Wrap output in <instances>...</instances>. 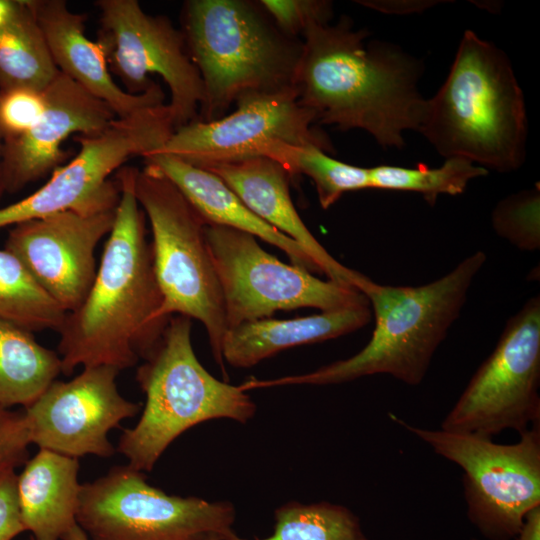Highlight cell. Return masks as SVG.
I'll return each mask as SVG.
<instances>
[{
  "mask_svg": "<svg viewBox=\"0 0 540 540\" xmlns=\"http://www.w3.org/2000/svg\"><path fill=\"white\" fill-rule=\"evenodd\" d=\"M494 231L523 251L540 247V189H525L503 198L492 212Z\"/></svg>",
  "mask_w": 540,
  "mask_h": 540,
  "instance_id": "obj_29",
  "label": "cell"
},
{
  "mask_svg": "<svg viewBox=\"0 0 540 540\" xmlns=\"http://www.w3.org/2000/svg\"><path fill=\"white\" fill-rule=\"evenodd\" d=\"M61 540H90L87 534L83 529L75 524L63 537Z\"/></svg>",
  "mask_w": 540,
  "mask_h": 540,
  "instance_id": "obj_37",
  "label": "cell"
},
{
  "mask_svg": "<svg viewBox=\"0 0 540 540\" xmlns=\"http://www.w3.org/2000/svg\"><path fill=\"white\" fill-rule=\"evenodd\" d=\"M485 262V253L477 251L446 275L420 286L378 284L360 273L355 288L368 300L375 319L366 346L349 358L309 373L270 380L252 378L242 383L244 389L332 385L376 374L419 385Z\"/></svg>",
  "mask_w": 540,
  "mask_h": 540,
  "instance_id": "obj_3",
  "label": "cell"
},
{
  "mask_svg": "<svg viewBox=\"0 0 540 540\" xmlns=\"http://www.w3.org/2000/svg\"><path fill=\"white\" fill-rule=\"evenodd\" d=\"M43 95L38 122L21 136L4 140V192H17L61 166L67 158L62 145L70 135L100 132L117 118L105 102L61 72Z\"/></svg>",
  "mask_w": 540,
  "mask_h": 540,
  "instance_id": "obj_17",
  "label": "cell"
},
{
  "mask_svg": "<svg viewBox=\"0 0 540 540\" xmlns=\"http://www.w3.org/2000/svg\"><path fill=\"white\" fill-rule=\"evenodd\" d=\"M143 159L145 165L157 169L181 191L206 225L251 234L283 251L291 264L311 273H320L311 257L295 241L257 217L214 173L162 152L150 153Z\"/></svg>",
  "mask_w": 540,
  "mask_h": 540,
  "instance_id": "obj_20",
  "label": "cell"
},
{
  "mask_svg": "<svg viewBox=\"0 0 540 540\" xmlns=\"http://www.w3.org/2000/svg\"><path fill=\"white\" fill-rule=\"evenodd\" d=\"M18 0H0V29L8 24L13 17Z\"/></svg>",
  "mask_w": 540,
  "mask_h": 540,
  "instance_id": "obj_36",
  "label": "cell"
},
{
  "mask_svg": "<svg viewBox=\"0 0 540 540\" xmlns=\"http://www.w3.org/2000/svg\"><path fill=\"white\" fill-rule=\"evenodd\" d=\"M471 540H477V539L473 538V539H471Z\"/></svg>",
  "mask_w": 540,
  "mask_h": 540,
  "instance_id": "obj_41",
  "label": "cell"
},
{
  "mask_svg": "<svg viewBox=\"0 0 540 540\" xmlns=\"http://www.w3.org/2000/svg\"><path fill=\"white\" fill-rule=\"evenodd\" d=\"M61 372L57 352L33 332L0 319V407L31 405Z\"/></svg>",
  "mask_w": 540,
  "mask_h": 540,
  "instance_id": "obj_23",
  "label": "cell"
},
{
  "mask_svg": "<svg viewBox=\"0 0 540 540\" xmlns=\"http://www.w3.org/2000/svg\"><path fill=\"white\" fill-rule=\"evenodd\" d=\"M540 298L506 323L490 355L445 416L441 429L492 438L540 422Z\"/></svg>",
  "mask_w": 540,
  "mask_h": 540,
  "instance_id": "obj_12",
  "label": "cell"
},
{
  "mask_svg": "<svg viewBox=\"0 0 540 540\" xmlns=\"http://www.w3.org/2000/svg\"><path fill=\"white\" fill-rule=\"evenodd\" d=\"M29 540H34L33 537H30Z\"/></svg>",
  "mask_w": 540,
  "mask_h": 540,
  "instance_id": "obj_40",
  "label": "cell"
},
{
  "mask_svg": "<svg viewBox=\"0 0 540 540\" xmlns=\"http://www.w3.org/2000/svg\"><path fill=\"white\" fill-rule=\"evenodd\" d=\"M229 115L194 120L174 130L156 152L172 155L202 169L264 156L276 143L314 144L334 153L329 138L313 126L314 113L297 101L294 89L248 94Z\"/></svg>",
  "mask_w": 540,
  "mask_h": 540,
  "instance_id": "obj_14",
  "label": "cell"
},
{
  "mask_svg": "<svg viewBox=\"0 0 540 540\" xmlns=\"http://www.w3.org/2000/svg\"><path fill=\"white\" fill-rule=\"evenodd\" d=\"M205 235L228 329L269 318L276 311L306 307L331 311L369 303L352 286L322 280L303 268L283 263L251 234L206 225Z\"/></svg>",
  "mask_w": 540,
  "mask_h": 540,
  "instance_id": "obj_11",
  "label": "cell"
},
{
  "mask_svg": "<svg viewBox=\"0 0 540 540\" xmlns=\"http://www.w3.org/2000/svg\"><path fill=\"white\" fill-rule=\"evenodd\" d=\"M30 444L23 414L0 407V477L28 460Z\"/></svg>",
  "mask_w": 540,
  "mask_h": 540,
  "instance_id": "obj_32",
  "label": "cell"
},
{
  "mask_svg": "<svg viewBox=\"0 0 540 540\" xmlns=\"http://www.w3.org/2000/svg\"><path fill=\"white\" fill-rule=\"evenodd\" d=\"M488 170L461 157L446 158L437 168L420 164L415 168L378 165L369 168L371 189L416 192L434 205L439 195L463 193L469 182Z\"/></svg>",
  "mask_w": 540,
  "mask_h": 540,
  "instance_id": "obj_28",
  "label": "cell"
},
{
  "mask_svg": "<svg viewBox=\"0 0 540 540\" xmlns=\"http://www.w3.org/2000/svg\"><path fill=\"white\" fill-rule=\"evenodd\" d=\"M390 418L463 471L470 522L489 540H511L526 514L540 506V422L514 444L475 434L414 426Z\"/></svg>",
  "mask_w": 540,
  "mask_h": 540,
  "instance_id": "obj_9",
  "label": "cell"
},
{
  "mask_svg": "<svg viewBox=\"0 0 540 540\" xmlns=\"http://www.w3.org/2000/svg\"><path fill=\"white\" fill-rule=\"evenodd\" d=\"M101 47L111 74L125 91L138 95L156 82V74L170 91V109L175 129L198 117L203 84L192 62L184 35L163 15L146 13L137 0H98Z\"/></svg>",
  "mask_w": 540,
  "mask_h": 540,
  "instance_id": "obj_13",
  "label": "cell"
},
{
  "mask_svg": "<svg viewBox=\"0 0 540 540\" xmlns=\"http://www.w3.org/2000/svg\"><path fill=\"white\" fill-rule=\"evenodd\" d=\"M118 373L108 365L88 366L69 381L52 382L22 412L31 444L73 458L111 457L110 430L141 408L120 394Z\"/></svg>",
  "mask_w": 540,
  "mask_h": 540,
  "instance_id": "obj_15",
  "label": "cell"
},
{
  "mask_svg": "<svg viewBox=\"0 0 540 540\" xmlns=\"http://www.w3.org/2000/svg\"><path fill=\"white\" fill-rule=\"evenodd\" d=\"M517 540H540V506L531 509L525 516Z\"/></svg>",
  "mask_w": 540,
  "mask_h": 540,
  "instance_id": "obj_35",
  "label": "cell"
},
{
  "mask_svg": "<svg viewBox=\"0 0 540 540\" xmlns=\"http://www.w3.org/2000/svg\"><path fill=\"white\" fill-rule=\"evenodd\" d=\"M27 2L59 72L105 102L117 118L165 103V93L157 83L145 93L133 95L115 82L101 47L85 33V14L72 11L64 0Z\"/></svg>",
  "mask_w": 540,
  "mask_h": 540,
  "instance_id": "obj_18",
  "label": "cell"
},
{
  "mask_svg": "<svg viewBox=\"0 0 540 540\" xmlns=\"http://www.w3.org/2000/svg\"><path fill=\"white\" fill-rule=\"evenodd\" d=\"M24 531L17 496V474L10 471L0 477V540H13Z\"/></svg>",
  "mask_w": 540,
  "mask_h": 540,
  "instance_id": "obj_33",
  "label": "cell"
},
{
  "mask_svg": "<svg viewBox=\"0 0 540 540\" xmlns=\"http://www.w3.org/2000/svg\"><path fill=\"white\" fill-rule=\"evenodd\" d=\"M115 209L65 211L19 223L9 230L5 249L65 312H70L80 305L93 283L95 251L112 229Z\"/></svg>",
  "mask_w": 540,
  "mask_h": 540,
  "instance_id": "obj_16",
  "label": "cell"
},
{
  "mask_svg": "<svg viewBox=\"0 0 540 540\" xmlns=\"http://www.w3.org/2000/svg\"><path fill=\"white\" fill-rule=\"evenodd\" d=\"M523 92L507 55L466 30L443 85L426 99L420 132L443 157L508 173L526 158Z\"/></svg>",
  "mask_w": 540,
  "mask_h": 540,
  "instance_id": "obj_4",
  "label": "cell"
},
{
  "mask_svg": "<svg viewBox=\"0 0 540 540\" xmlns=\"http://www.w3.org/2000/svg\"><path fill=\"white\" fill-rule=\"evenodd\" d=\"M58 74L27 0H18L13 17L0 29V91L30 88L43 92Z\"/></svg>",
  "mask_w": 540,
  "mask_h": 540,
  "instance_id": "obj_24",
  "label": "cell"
},
{
  "mask_svg": "<svg viewBox=\"0 0 540 540\" xmlns=\"http://www.w3.org/2000/svg\"><path fill=\"white\" fill-rule=\"evenodd\" d=\"M372 318L369 303L293 319L264 318L229 328L222 342L224 362L249 368L274 354L352 333Z\"/></svg>",
  "mask_w": 540,
  "mask_h": 540,
  "instance_id": "obj_21",
  "label": "cell"
},
{
  "mask_svg": "<svg viewBox=\"0 0 540 540\" xmlns=\"http://www.w3.org/2000/svg\"><path fill=\"white\" fill-rule=\"evenodd\" d=\"M4 136L0 128V197L4 192L2 184V156H3Z\"/></svg>",
  "mask_w": 540,
  "mask_h": 540,
  "instance_id": "obj_38",
  "label": "cell"
},
{
  "mask_svg": "<svg viewBox=\"0 0 540 540\" xmlns=\"http://www.w3.org/2000/svg\"><path fill=\"white\" fill-rule=\"evenodd\" d=\"M206 540H222V539L219 538V537H210V538H208V539H206Z\"/></svg>",
  "mask_w": 540,
  "mask_h": 540,
  "instance_id": "obj_39",
  "label": "cell"
},
{
  "mask_svg": "<svg viewBox=\"0 0 540 540\" xmlns=\"http://www.w3.org/2000/svg\"><path fill=\"white\" fill-rule=\"evenodd\" d=\"M259 4L286 36L298 38L313 24L329 23L332 3L324 0H261Z\"/></svg>",
  "mask_w": 540,
  "mask_h": 540,
  "instance_id": "obj_30",
  "label": "cell"
},
{
  "mask_svg": "<svg viewBox=\"0 0 540 540\" xmlns=\"http://www.w3.org/2000/svg\"><path fill=\"white\" fill-rule=\"evenodd\" d=\"M362 5L383 13H413L423 11L433 5V1H359Z\"/></svg>",
  "mask_w": 540,
  "mask_h": 540,
  "instance_id": "obj_34",
  "label": "cell"
},
{
  "mask_svg": "<svg viewBox=\"0 0 540 540\" xmlns=\"http://www.w3.org/2000/svg\"><path fill=\"white\" fill-rule=\"evenodd\" d=\"M182 33L203 84L197 120L209 122L248 94L294 89L302 41L284 35L259 2L189 0Z\"/></svg>",
  "mask_w": 540,
  "mask_h": 540,
  "instance_id": "obj_5",
  "label": "cell"
},
{
  "mask_svg": "<svg viewBox=\"0 0 540 540\" xmlns=\"http://www.w3.org/2000/svg\"><path fill=\"white\" fill-rule=\"evenodd\" d=\"M235 518L232 503L167 494L129 465L82 484L76 514L90 540H223Z\"/></svg>",
  "mask_w": 540,
  "mask_h": 540,
  "instance_id": "obj_10",
  "label": "cell"
},
{
  "mask_svg": "<svg viewBox=\"0 0 540 540\" xmlns=\"http://www.w3.org/2000/svg\"><path fill=\"white\" fill-rule=\"evenodd\" d=\"M261 220L295 241L314 261L321 274L355 288L359 272L345 267L316 240L292 202L288 171L267 157L210 167Z\"/></svg>",
  "mask_w": 540,
  "mask_h": 540,
  "instance_id": "obj_19",
  "label": "cell"
},
{
  "mask_svg": "<svg viewBox=\"0 0 540 540\" xmlns=\"http://www.w3.org/2000/svg\"><path fill=\"white\" fill-rule=\"evenodd\" d=\"M138 168L116 173L120 198L93 283L80 305L66 312L58 355L61 372L108 365L122 369L146 359L169 321L161 316L146 216L135 194Z\"/></svg>",
  "mask_w": 540,
  "mask_h": 540,
  "instance_id": "obj_2",
  "label": "cell"
},
{
  "mask_svg": "<svg viewBox=\"0 0 540 540\" xmlns=\"http://www.w3.org/2000/svg\"><path fill=\"white\" fill-rule=\"evenodd\" d=\"M293 87L315 122L342 131L362 129L383 148L401 149L406 130H418L426 99L418 90L422 67L392 44L366 45V30L343 16L303 33Z\"/></svg>",
  "mask_w": 540,
  "mask_h": 540,
  "instance_id": "obj_1",
  "label": "cell"
},
{
  "mask_svg": "<svg viewBox=\"0 0 540 540\" xmlns=\"http://www.w3.org/2000/svg\"><path fill=\"white\" fill-rule=\"evenodd\" d=\"M78 458L39 449L17 475L26 531L34 540H61L75 525L81 485Z\"/></svg>",
  "mask_w": 540,
  "mask_h": 540,
  "instance_id": "obj_22",
  "label": "cell"
},
{
  "mask_svg": "<svg viewBox=\"0 0 540 540\" xmlns=\"http://www.w3.org/2000/svg\"><path fill=\"white\" fill-rule=\"evenodd\" d=\"M65 314L15 255L0 250V319L31 332L58 331Z\"/></svg>",
  "mask_w": 540,
  "mask_h": 540,
  "instance_id": "obj_27",
  "label": "cell"
},
{
  "mask_svg": "<svg viewBox=\"0 0 540 540\" xmlns=\"http://www.w3.org/2000/svg\"><path fill=\"white\" fill-rule=\"evenodd\" d=\"M273 534L254 540H369L360 519L349 508L327 501H292L274 513ZM223 540H251L230 532Z\"/></svg>",
  "mask_w": 540,
  "mask_h": 540,
  "instance_id": "obj_26",
  "label": "cell"
},
{
  "mask_svg": "<svg viewBox=\"0 0 540 540\" xmlns=\"http://www.w3.org/2000/svg\"><path fill=\"white\" fill-rule=\"evenodd\" d=\"M175 127L167 103L116 118L104 130L79 134V150L66 164L25 198L0 208V229L65 211L97 213L114 210L120 198L111 179L134 156L159 151Z\"/></svg>",
  "mask_w": 540,
  "mask_h": 540,
  "instance_id": "obj_8",
  "label": "cell"
},
{
  "mask_svg": "<svg viewBox=\"0 0 540 540\" xmlns=\"http://www.w3.org/2000/svg\"><path fill=\"white\" fill-rule=\"evenodd\" d=\"M191 319L170 317L153 352L137 369L146 402L138 423L124 430L117 451L138 471H151L167 447L189 428L226 418L246 423L256 405L240 385L216 379L200 363Z\"/></svg>",
  "mask_w": 540,
  "mask_h": 540,
  "instance_id": "obj_6",
  "label": "cell"
},
{
  "mask_svg": "<svg viewBox=\"0 0 540 540\" xmlns=\"http://www.w3.org/2000/svg\"><path fill=\"white\" fill-rule=\"evenodd\" d=\"M264 157L281 164L291 177L297 174L308 176L315 185L323 209L331 207L344 193L371 189L369 168L339 161L314 144L276 143Z\"/></svg>",
  "mask_w": 540,
  "mask_h": 540,
  "instance_id": "obj_25",
  "label": "cell"
},
{
  "mask_svg": "<svg viewBox=\"0 0 540 540\" xmlns=\"http://www.w3.org/2000/svg\"><path fill=\"white\" fill-rule=\"evenodd\" d=\"M135 194L151 228L161 316L181 315L200 321L214 359L225 373L222 342L228 326L206 242V223L181 191L152 166L138 169Z\"/></svg>",
  "mask_w": 540,
  "mask_h": 540,
  "instance_id": "obj_7",
  "label": "cell"
},
{
  "mask_svg": "<svg viewBox=\"0 0 540 540\" xmlns=\"http://www.w3.org/2000/svg\"><path fill=\"white\" fill-rule=\"evenodd\" d=\"M45 107L43 92L30 88L0 91V128L4 140L16 138L30 130Z\"/></svg>",
  "mask_w": 540,
  "mask_h": 540,
  "instance_id": "obj_31",
  "label": "cell"
}]
</instances>
